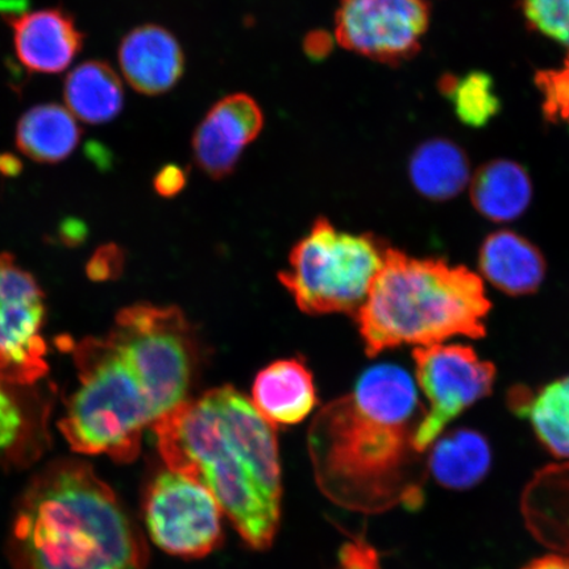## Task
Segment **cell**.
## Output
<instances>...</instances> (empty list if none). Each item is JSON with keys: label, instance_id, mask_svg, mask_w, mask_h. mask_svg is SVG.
<instances>
[{"label": "cell", "instance_id": "6da1fadb", "mask_svg": "<svg viewBox=\"0 0 569 569\" xmlns=\"http://www.w3.org/2000/svg\"><path fill=\"white\" fill-rule=\"evenodd\" d=\"M425 415L417 383L403 368L375 366L351 395L320 410L309 431L317 483L329 500L360 513L418 507L412 439Z\"/></svg>", "mask_w": 569, "mask_h": 569}, {"label": "cell", "instance_id": "7a4b0ae2", "mask_svg": "<svg viewBox=\"0 0 569 569\" xmlns=\"http://www.w3.org/2000/svg\"><path fill=\"white\" fill-rule=\"evenodd\" d=\"M151 427L168 469L208 489L251 549H269L281 521L279 440L253 403L220 387Z\"/></svg>", "mask_w": 569, "mask_h": 569}, {"label": "cell", "instance_id": "3957f363", "mask_svg": "<svg viewBox=\"0 0 569 569\" xmlns=\"http://www.w3.org/2000/svg\"><path fill=\"white\" fill-rule=\"evenodd\" d=\"M17 569H147L148 551L119 497L87 462L59 460L34 476L13 518Z\"/></svg>", "mask_w": 569, "mask_h": 569}, {"label": "cell", "instance_id": "277c9868", "mask_svg": "<svg viewBox=\"0 0 569 569\" xmlns=\"http://www.w3.org/2000/svg\"><path fill=\"white\" fill-rule=\"evenodd\" d=\"M489 310L482 280L471 270L388 248L356 318L367 353L376 356L390 348L439 345L453 337L482 338Z\"/></svg>", "mask_w": 569, "mask_h": 569}, {"label": "cell", "instance_id": "5b68a950", "mask_svg": "<svg viewBox=\"0 0 569 569\" xmlns=\"http://www.w3.org/2000/svg\"><path fill=\"white\" fill-rule=\"evenodd\" d=\"M74 359L80 387L61 419L63 437L77 452L133 461L142 432L158 419L144 389L107 339L82 340Z\"/></svg>", "mask_w": 569, "mask_h": 569}, {"label": "cell", "instance_id": "8992f818", "mask_svg": "<svg viewBox=\"0 0 569 569\" xmlns=\"http://www.w3.org/2000/svg\"><path fill=\"white\" fill-rule=\"evenodd\" d=\"M387 247L371 233L339 231L319 218L291 249L280 281L306 315H358L386 260Z\"/></svg>", "mask_w": 569, "mask_h": 569}, {"label": "cell", "instance_id": "52a82bcc", "mask_svg": "<svg viewBox=\"0 0 569 569\" xmlns=\"http://www.w3.org/2000/svg\"><path fill=\"white\" fill-rule=\"evenodd\" d=\"M106 339L144 389L156 418L187 401L198 365V345L180 309L130 306L119 311Z\"/></svg>", "mask_w": 569, "mask_h": 569}, {"label": "cell", "instance_id": "ba28073f", "mask_svg": "<svg viewBox=\"0 0 569 569\" xmlns=\"http://www.w3.org/2000/svg\"><path fill=\"white\" fill-rule=\"evenodd\" d=\"M416 375L427 407L412 445L423 453L455 419L492 393L496 368L471 347L432 345L415 351Z\"/></svg>", "mask_w": 569, "mask_h": 569}, {"label": "cell", "instance_id": "9c48e42d", "mask_svg": "<svg viewBox=\"0 0 569 569\" xmlns=\"http://www.w3.org/2000/svg\"><path fill=\"white\" fill-rule=\"evenodd\" d=\"M149 537L183 559L208 557L223 542L222 510L201 483L173 471L154 476L142 500Z\"/></svg>", "mask_w": 569, "mask_h": 569}, {"label": "cell", "instance_id": "30bf717a", "mask_svg": "<svg viewBox=\"0 0 569 569\" xmlns=\"http://www.w3.org/2000/svg\"><path fill=\"white\" fill-rule=\"evenodd\" d=\"M429 24L425 0H340L336 36L347 51L400 66L421 51Z\"/></svg>", "mask_w": 569, "mask_h": 569}, {"label": "cell", "instance_id": "8fae6325", "mask_svg": "<svg viewBox=\"0 0 569 569\" xmlns=\"http://www.w3.org/2000/svg\"><path fill=\"white\" fill-rule=\"evenodd\" d=\"M44 318L38 281L12 254L0 253V381L27 386L48 372Z\"/></svg>", "mask_w": 569, "mask_h": 569}, {"label": "cell", "instance_id": "7c38bea8", "mask_svg": "<svg viewBox=\"0 0 569 569\" xmlns=\"http://www.w3.org/2000/svg\"><path fill=\"white\" fill-rule=\"evenodd\" d=\"M264 116L247 94H233L213 104L198 126L193 152L198 167L216 180L229 176L241 153L259 137Z\"/></svg>", "mask_w": 569, "mask_h": 569}, {"label": "cell", "instance_id": "4fadbf2b", "mask_svg": "<svg viewBox=\"0 0 569 569\" xmlns=\"http://www.w3.org/2000/svg\"><path fill=\"white\" fill-rule=\"evenodd\" d=\"M9 23L18 59L32 73H62L82 51L83 33L61 9L18 13Z\"/></svg>", "mask_w": 569, "mask_h": 569}, {"label": "cell", "instance_id": "5bb4252c", "mask_svg": "<svg viewBox=\"0 0 569 569\" xmlns=\"http://www.w3.org/2000/svg\"><path fill=\"white\" fill-rule=\"evenodd\" d=\"M119 63L134 90L144 96H160L180 81L184 57L172 32L144 24L127 33L120 42Z\"/></svg>", "mask_w": 569, "mask_h": 569}, {"label": "cell", "instance_id": "9a60e30c", "mask_svg": "<svg viewBox=\"0 0 569 569\" xmlns=\"http://www.w3.org/2000/svg\"><path fill=\"white\" fill-rule=\"evenodd\" d=\"M317 401L315 379L301 360L274 361L256 376L252 403L272 426L303 422Z\"/></svg>", "mask_w": 569, "mask_h": 569}, {"label": "cell", "instance_id": "2e32d148", "mask_svg": "<svg viewBox=\"0 0 569 569\" xmlns=\"http://www.w3.org/2000/svg\"><path fill=\"white\" fill-rule=\"evenodd\" d=\"M479 267L486 279L509 296L536 293L546 276L542 252L522 234L497 231L483 240Z\"/></svg>", "mask_w": 569, "mask_h": 569}, {"label": "cell", "instance_id": "e0dca14e", "mask_svg": "<svg viewBox=\"0 0 569 569\" xmlns=\"http://www.w3.org/2000/svg\"><path fill=\"white\" fill-rule=\"evenodd\" d=\"M492 460V448L486 436L461 427L431 445L427 468L440 487L462 492L487 478Z\"/></svg>", "mask_w": 569, "mask_h": 569}, {"label": "cell", "instance_id": "ac0fdd59", "mask_svg": "<svg viewBox=\"0 0 569 569\" xmlns=\"http://www.w3.org/2000/svg\"><path fill=\"white\" fill-rule=\"evenodd\" d=\"M508 403L519 418L528 419L547 452L569 459V376L537 389L516 387Z\"/></svg>", "mask_w": 569, "mask_h": 569}, {"label": "cell", "instance_id": "d6986e66", "mask_svg": "<svg viewBox=\"0 0 569 569\" xmlns=\"http://www.w3.org/2000/svg\"><path fill=\"white\" fill-rule=\"evenodd\" d=\"M532 183L518 162L492 160L478 169L471 181V201L482 217L511 222L528 210Z\"/></svg>", "mask_w": 569, "mask_h": 569}, {"label": "cell", "instance_id": "ffe728a7", "mask_svg": "<svg viewBox=\"0 0 569 569\" xmlns=\"http://www.w3.org/2000/svg\"><path fill=\"white\" fill-rule=\"evenodd\" d=\"M412 187L431 201H448L461 193L471 180L468 156L448 139H430L411 154Z\"/></svg>", "mask_w": 569, "mask_h": 569}, {"label": "cell", "instance_id": "44dd1931", "mask_svg": "<svg viewBox=\"0 0 569 569\" xmlns=\"http://www.w3.org/2000/svg\"><path fill=\"white\" fill-rule=\"evenodd\" d=\"M63 97L70 112L88 124L111 122L124 106L122 81L103 61H88L71 71Z\"/></svg>", "mask_w": 569, "mask_h": 569}, {"label": "cell", "instance_id": "7402d4cb", "mask_svg": "<svg viewBox=\"0 0 569 569\" xmlns=\"http://www.w3.org/2000/svg\"><path fill=\"white\" fill-rule=\"evenodd\" d=\"M80 139L81 128L73 116L54 103L32 107L23 113L17 127L18 148L38 162L67 160Z\"/></svg>", "mask_w": 569, "mask_h": 569}, {"label": "cell", "instance_id": "603a6c76", "mask_svg": "<svg viewBox=\"0 0 569 569\" xmlns=\"http://www.w3.org/2000/svg\"><path fill=\"white\" fill-rule=\"evenodd\" d=\"M438 88L452 102L461 123L468 127H486L501 110L493 78L486 71L475 70L460 78L443 74Z\"/></svg>", "mask_w": 569, "mask_h": 569}, {"label": "cell", "instance_id": "cb8c5ba5", "mask_svg": "<svg viewBox=\"0 0 569 569\" xmlns=\"http://www.w3.org/2000/svg\"><path fill=\"white\" fill-rule=\"evenodd\" d=\"M519 6L530 30L566 49L563 66L569 68V0H521Z\"/></svg>", "mask_w": 569, "mask_h": 569}, {"label": "cell", "instance_id": "d4e9b609", "mask_svg": "<svg viewBox=\"0 0 569 569\" xmlns=\"http://www.w3.org/2000/svg\"><path fill=\"white\" fill-rule=\"evenodd\" d=\"M537 88L542 94V110L547 122L569 126V69L539 70Z\"/></svg>", "mask_w": 569, "mask_h": 569}, {"label": "cell", "instance_id": "484cf974", "mask_svg": "<svg viewBox=\"0 0 569 569\" xmlns=\"http://www.w3.org/2000/svg\"><path fill=\"white\" fill-rule=\"evenodd\" d=\"M24 426V412L19 401L0 381V451L10 450L19 442Z\"/></svg>", "mask_w": 569, "mask_h": 569}, {"label": "cell", "instance_id": "4316f807", "mask_svg": "<svg viewBox=\"0 0 569 569\" xmlns=\"http://www.w3.org/2000/svg\"><path fill=\"white\" fill-rule=\"evenodd\" d=\"M124 252L117 244H107L98 249L87 266L91 281L104 282L117 280L123 273Z\"/></svg>", "mask_w": 569, "mask_h": 569}, {"label": "cell", "instance_id": "83f0119b", "mask_svg": "<svg viewBox=\"0 0 569 569\" xmlns=\"http://www.w3.org/2000/svg\"><path fill=\"white\" fill-rule=\"evenodd\" d=\"M339 558L343 569H380L379 555L366 540L347 542L341 547Z\"/></svg>", "mask_w": 569, "mask_h": 569}, {"label": "cell", "instance_id": "f1b7e54d", "mask_svg": "<svg viewBox=\"0 0 569 569\" xmlns=\"http://www.w3.org/2000/svg\"><path fill=\"white\" fill-rule=\"evenodd\" d=\"M184 182H187V177H184L181 168L167 166L156 174L153 184L160 196L170 198L180 193Z\"/></svg>", "mask_w": 569, "mask_h": 569}, {"label": "cell", "instance_id": "f546056e", "mask_svg": "<svg viewBox=\"0 0 569 569\" xmlns=\"http://www.w3.org/2000/svg\"><path fill=\"white\" fill-rule=\"evenodd\" d=\"M89 237V227L82 219L68 217L61 220L59 238L63 246L77 248L84 244Z\"/></svg>", "mask_w": 569, "mask_h": 569}, {"label": "cell", "instance_id": "4dcf8cb0", "mask_svg": "<svg viewBox=\"0 0 569 569\" xmlns=\"http://www.w3.org/2000/svg\"><path fill=\"white\" fill-rule=\"evenodd\" d=\"M331 36L323 31L311 32L306 36L305 52L312 60H323L332 51Z\"/></svg>", "mask_w": 569, "mask_h": 569}, {"label": "cell", "instance_id": "1f68e13d", "mask_svg": "<svg viewBox=\"0 0 569 569\" xmlns=\"http://www.w3.org/2000/svg\"><path fill=\"white\" fill-rule=\"evenodd\" d=\"M522 569H569V557L566 555L550 553L530 561Z\"/></svg>", "mask_w": 569, "mask_h": 569}, {"label": "cell", "instance_id": "d6a6232c", "mask_svg": "<svg viewBox=\"0 0 569 569\" xmlns=\"http://www.w3.org/2000/svg\"><path fill=\"white\" fill-rule=\"evenodd\" d=\"M21 161L10 153L0 154V174L4 177H17L21 173Z\"/></svg>", "mask_w": 569, "mask_h": 569}]
</instances>
